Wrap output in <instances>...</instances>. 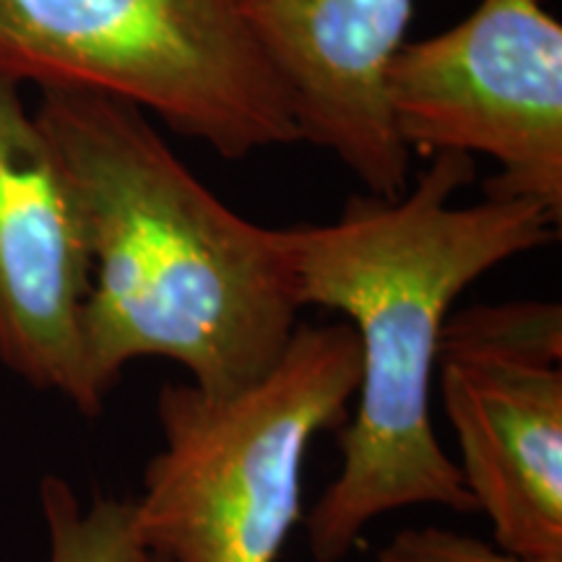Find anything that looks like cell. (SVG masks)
I'll return each mask as SVG.
<instances>
[{
  "mask_svg": "<svg viewBox=\"0 0 562 562\" xmlns=\"http://www.w3.org/2000/svg\"><path fill=\"white\" fill-rule=\"evenodd\" d=\"M140 562H165V560L157 558V554H149V552H146V554H144V560H140Z\"/></svg>",
  "mask_w": 562,
  "mask_h": 562,
  "instance_id": "8fae6325",
  "label": "cell"
},
{
  "mask_svg": "<svg viewBox=\"0 0 562 562\" xmlns=\"http://www.w3.org/2000/svg\"><path fill=\"white\" fill-rule=\"evenodd\" d=\"M383 91L406 149L490 157L501 170L484 195L562 224V24L539 0H480L451 30L404 42Z\"/></svg>",
  "mask_w": 562,
  "mask_h": 562,
  "instance_id": "5b68a950",
  "label": "cell"
},
{
  "mask_svg": "<svg viewBox=\"0 0 562 562\" xmlns=\"http://www.w3.org/2000/svg\"><path fill=\"white\" fill-rule=\"evenodd\" d=\"M0 76L128 102L227 159L300 144L235 0H0Z\"/></svg>",
  "mask_w": 562,
  "mask_h": 562,
  "instance_id": "277c9868",
  "label": "cell"
},
{
  "mask_svg": "<svg viewBox=\"0 0 562 562\" xmlns=\"http://www.w3.org/2000/svg\"><path fill=\"white\" fill-rule=\"evenodd\" d=\"M34 117L58 151L87 235L81 336L97 396L104 402L146 357L180 364L206 396L261 381L302 311L281 232L216 199L128 102L40 89Z\"/></svg>",
  "mask_w": 562,
  "mask_h": 562,
  "instance_id": "7a4b0ae2",
  "label": "cell"
},
{
  "mask_svg": "<svg viewBox=\"0 0 562 562\" xmlns=\"http://www.w3.org/2000/svg\"><path fill=\"white\" fill-rule=\"evenodd\" d=\"M375 562H562L524 558L508 552L487 539L472 537L440 526H422V529H402L378 550Z\"/></svg>",
  "mask_w": 562,
  "mask_h": 562,
  "instance_id": "30bf717a",
  "label": "cell"
},
{
  "mask_svg": "<svg viewBox=\"0 0 562 562\" xmlns=\"http://www.w3.org/2000/svg\"><path fill=\"white\" fill-rule=\"evenodd\" d=\"M398 199L355 195L331 224L281 232L300 307L349 318L360 347L357 409L341 467L307 516L315 562H341L385 513L438 505L474 513L442 451L430 398L440 334L459 294L510 258L558 240L560 222L526 199L456 206L474 180L467 154H435Z\"/></svg>",
  "mask_w": 562,
  "mask_h": 562,
  "instance_id": "6da1fadb",
  "label": "cell"
},
{
  "mask_svg": "<svg viewBox=\"0 0 562 562\" xmlns=\"http://www.w3.org/2000/svg\"><path fill=\"white\" fill-rule=\"evenodd\" d=\"M360 381L349 323H297L279 362L229 396L157 393L161 448L133 505L140 550L165 562H277L302 518L311 442L347 422Z\"/></svg>",
  "mask_w": 562,
  "mask_h": 562,
  "instance_id": "3957f363",
  "label": "cell"
},
{
  "mask_svg": "<svg viewBox=\"0 0 562 562\" xmlns=\"http://www.w3.org/2000/svg\"><path fill=\"white\" fill-rule=\"evenodd\" d=\"M91 256L53 140L0 76V364L83 417L102 412L83 357Z\"/></svg>",
  "mask_w": 562,
  "mask_h": 562,
  "instance_id": "52a82bcc",
  "label": "cell"
},
{
  "mask_svg": "<svg viewBox=\"0 0 562 562\" xmlns=\"http://www.w3.org/2000/svg\"><path fill=\"white\" fill-rule=\"evenodd\" d=\"M292 104L300 140L331 151L378 199L409 186L383 79L414 0H235Z\"/></svg>",
  "mask_w": 562,
  "mask_h": 562,
  "instance_id": "ba28073f",
  "label": "cell"
},
{
  "mask_svg": "<svg viewBox=\"0 0 562 562\" xmlns=\"http://www.w3.org/2000/svg\"><path fill=\"white\" fill-rule=\"evenodd\" d=\"M435 372L456 467L492 542L562 560V307L521 300L451 313Z\"/></svg>",
  "mask_w": 562,
  "mask_h": 562,
  "instance_id": "8992f818",
  "label": "cell"
},
{
  "mask_svg": "<svg viewBox=\"0 0 562 562\" xmlns=\"http://www.w3.org/2000/svg\"><path fill=\"white\" fill-rule=\"evenodd\" d=\"M40 505L47 529V562H140L131 501L97 497L83 508L74 487L47 474L40 482Z\"/></svg>",
  "mask_w": 562,
  "mask_h": 562,
  "instance_id": "9c48e42d",
  "label": "cell"
}]
</instances>
